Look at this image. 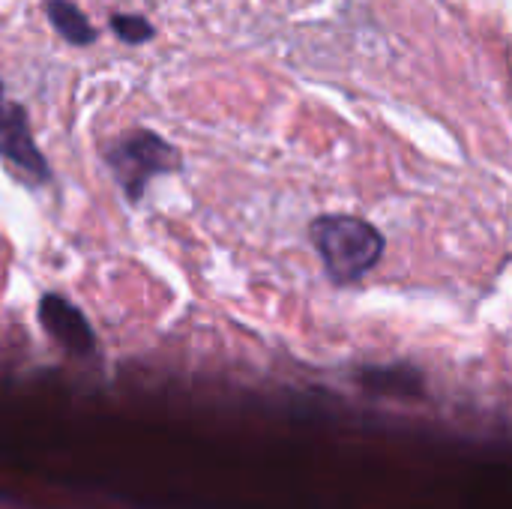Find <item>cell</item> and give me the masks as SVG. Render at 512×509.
<instances>
[{"label":"cell","instance_id":"cell-6","mask_svg":"<svg viewBox=\"0 0 512 509\" xmlns=\"http://www.w3.org/2000/svg\"><path fill=\"white\" fill-rule=\"evenodd\" d=\"M108 27H111L126 45H141V42L153 39V33H156V27H153L144 15H129V12L111 15Z\"/></svg>","mask_w":512,"mask_h":509},{"label":"cell","instance_id":"cell-3","mask_svg":"<svg viewBox=\"0 0 512 509\" xmlns=\"http://www.w3.org/2000/svg\"><path fill=\"white\" fill-rule=\"evenodd\" d=\"M0 159L12 165L33 186L51 180V165L42 156L30 129V114L21 102H15L3 90V84H0Z\"/></svg>","mask_w":512,"mask_h":509},{"label":"cell","instance_id":"cell-4","mask_svg":"<svg viewBox=\"0 0 512 509\" xmlns=\"http://www.w3.org/2000/svg\"><path fill=\"white\" fill-rule=\"evenodd\" d=\"M39 324L63 351H69L75 357H87L96 351V333H93L90 321L81 315L78 306H72L60 294H42Z\"/></svg>","mask_w":512,"mask_h":509},{"label":"cell","instance_id":"cell-5","mask_svg":"<svg viewBox=\"0 0 512 509\" xmlns=\"http://www.w3.org/2000/svg\"><path fill=\"white\" fill-rule=\"evenodd\" d=\"M51 27L69 42V45H90L96 42L99 30L87 21V15L72 3V0H45L42 3Z\"/></svg>","mask_w":512,"mask_h":509},{"label":"cell","instance_id":"cell-2","mask_svg":"<svg viewBox=\"0 0 512 509\" xmlns=\"http://www.w3.org/2000/svg\"><path fill=\"white\" fill-rule=\"evenodd\" d=\"M105 162L129 201H138L153 177L180 168V150L150 129H132L105 147Z\"/></svg>","mask_w":512,"mask_h":509},{"label":"cell","instance_id":"cell-1","mask_svg":"<svg viewBox=\"0 0 512 509\" xmlns=\"http://www.w3.org/2000/svg\"><path fill=\"white\" fill-rule=\"evenodd\" d=\"M309 237L333 282L366 276L384 252L381 234L357 216H321L312 222Z\"/></svg>","mask_w":512,"mask_h":509}]
</instances>
